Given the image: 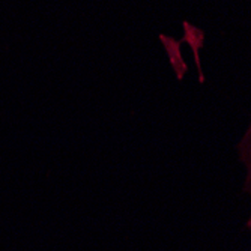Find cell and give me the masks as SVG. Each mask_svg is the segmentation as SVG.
Instances as JSON below:
<instances>
[{"instance_id":"obj_1","label":"cell","mask_w":251,"mask_h":251,"mask_svg":"<svg viewBox=\"0 0 251 251\" xmlns=\"http://www.w3.org/2000/svg\"><path fill=\"white\" fill-rule=\"evenodd\" d=\"M236 153L239 164L244 170V180H242V191L250 200V212L247 218V227H251V118L247 124L245 131L242 132L241 139L236 145Z\"/></svg>"}]
</instances>
